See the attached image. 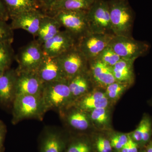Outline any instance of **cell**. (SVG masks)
Listing matches in <instances>:
<instances>
[{"label": "cell", "mask_w": 152, "mask_h": 152, "mask_svg": "<svg viewBox=\"0 0 152 152\" xmlns=\"http://www.w3.org/2000/svg\"><path fill=\"white\" fill-rule=\"evenodd\" d=\"M44 56L42 45L37 40L32 41L23 47L17 55L18 67L17 72H37Z\"/></svg>", "instance_id": "7"}, {"label": "cell", "mask_w": 152, "mask_h": 152, "mask_svg": "<svg viewBox=\"0 0 152 152\" xmlns=\"http://www.w3.org/2000/svg\"><path fill=\"white\" fill-rule=\"evenodd\" d=\"M58 58L68 81L88 71V61L77 45Z\"/></svg>", "instance_id": "8"}, {"label": "cell", "mask_w": 152, "mask_h": 152, "mask_svg": "<svg viewBox=\"0 0 152 152\" xmlns=\"http://www.w3.org/2000/svg\"><path fill=\"white\" fill-rule=\"evenodd\" d=\"M108 1L114 34L132 37L134 14L128 0H109Z\"/></svg>", "instance_id": "1"}, {"label": "cell", "mask_w": 152, "mask_h": 152, "mask_svg": "<svg viewBox=\"0 0 152 152\" xmlns=\"http://www.w3.org/2000/svg\"><path fill=\"white\" fill-rule=\"evenodd\" d=\"M58 0H40L39 4L40 10L45 13Z\"/></svg>", "instance_id": "32"}, {"label": "cell", "mask_w": 152, "mask_h": 152, "mask_svg": "<svg viewBox=\"0 0 152 152\" xmlns=\"http://www.w3.org/2000/svg\"><path fill=\"white\" fill-rule=\"evenodd\" d=\"M78 41L91 32L86 11H61L52 15Z\"/></svg>", "instance_id": "4"}, {"label": "cell", "mask_w": 152, "mask_h": 152, "mask_svg": "<svg viewBox=\"0 0 152 152\" xmlns=\"http://www.w3.org/2000/svg\"><path fill=\"white\" fill-rule=\"evenodd\" d=\"M42 96H16L14 100V121L18 122L28 118L40 120L46 112Z\"/></svg>", "instance_id": "3"}, {"label": "cell", "mask_w": 152, "mask_h": 152, "mask_svg": "<svg viewBox=\"0 0 152 152\" xmlns=\"http://www.w3.org/2000/svg\"><path fill=\"white\" fill-rule=\"evenodd\" d=\"M45 15L40 9L24 12L11 18V28L13 30L23 29L33 36H37Z\"/></svg>", "instance_id": "11"}, {"label": "cell", "mask_w": 152, "mask_h": 152, "mask_svg": "<svg viewBox=\"0 0 152 152\" xmlns=\"http://www.w3.org/2000/svg\"><path fill=\"white\" fill-rule=\"evenodd\" d=\"M37 73L44 83L67 80L58 57L45 55Z\"/></svg>", "instance_id": "12"}, {"label": "cell", "mask_w": 152, "mask_h": 152, "mask_svg": "<svg viewBox=\"0 0 152 152\" xmlns=\"http://www.w3.org/2000/svg\"><path fill=\"white\" fill-rule=\"evenodd\" d=\"M110 142L112 148H113L116 149L121 150L123 147V146L120 143L115 135L112 138Z\"/></svg>", "instance_id": "35"}, {"label": "cell", "mask_w": 152, "mask_h": 152, "mask_svg": "<svg viewBox=\"0 0 152 152\" xmlns=\"http://www.w3.org/2000/svg\"><path fill=\"white\" fill-rule=\"evenodd\" d=\"M128 147H129V143L128 141L126 144H125L123 146L122 148L121 149V152H128Z\"/></svg>", "instance_id": "36"}, {"label": "cell", "mask_w": 152, "mask_h": 152, "mask_svg": "<svg viewBox=\"0 0 152 152\" xmlns=\"http://www.w3.org/2000/svg\"><path fill=\"white\" fill-rule=\"evenodd\" d=\"M2 140V134L1 131V128H0V149H1Z\"/></svg>", "instance_id": "38"}, {"label": "cell", "mask_w": 152, "mask_h": 152, "mask_svg": "<svg viewBox=\"0 0 152 152\" xmlns=\"http://www.w3.org/2000/svg\"><path fill=\"white\" fill-rule=\"evenodd\" d=\"M82 96L78 101L77 100V108L88 112L96 109L107 108L108 105V99L105 93L97 91Z\"/></svg>", "instance_id": "16"}, {"label": "cell", "mask_w": 152, "mask_h": 152, "mask_svg": "<svg viewBox=\"0 0 152 152\" xmlns=\"http://www.w3.org/2000/svg\"><path fill=\"white\" fill-rule=\"evenodd\" d=\"M16 70L7 69L0 77V102L8 103L16 96Z\"/></svg>", "instance_id": "15"}, {"label": "cell", "mask_w": 152, "mask_h": 152, "mask_svg": "<svg viewBox=\"0 0 152 152\" xmlns=\"http://www.w3.org/2000/svg\"><path fill=\"white\" fill-rule=\"evenodd\" d=\"M90 112L89 118L96 124L101 126L108 124L110 118L106 108L96 109Z\"/></svg>", "instance_id": "26"}, {"label": "cell", "mask_w": 152, "mask_h": 152, "mask_svg": "<svg viewBox=\"0 0 152 152\" xmlns=\"http://www.w3.org/2000/svg\"><path fill=\"white\" fill-rule=\"evenodd\" d=\"M6 70H4V69H2V68L0 67V77L4 73V72Z\"/></svg>", "instance_id": "39"}, {"label": "cell", "mask_w": 152, "mask_h": 152, "mask_svg": "<svg viewBox=\"0 0 152 152\" xmlns=\"http://www.w3.org/2000/svg\"><path fill=\"white\" fill-rule=\"evenodd\" d=\"M14 57L12 44L0 42V67L5 70L9 69Z\"/></svg>", "instance_id": "23"}, {"label": "cell", "mask_w": 152, "mask_h": 152, "mask_svg": "<svg viewBox=\"0 0 152 152\" xmlns=\"http://www.w3.org/2000/svg\"><path fill=\"white\" fill-rule=\"evenodd\" d=\"M144 118V126L143 132L142 139L141 142L145 143L148 141L151 135V124L149 119L148 118Z\"/></svg>", "instance_id": "29"}, {"label": "cell", "mask_w": 152, "mask_h": 152, "mask_svg": "<svg viewBox=\"0 0 152 152\" xmlns=\"http://www.w3.org/2000/svg\"><path fill=\"white\" fill-rule=\"evenodd\" d=\"M61 27L59 22L54 17L45 14L41 21L37 40L42 45L59 32Z\"/></svg>", "instance_id": "17"}, {"label": "cell", "mask_w": 152, "mask_h": 152, "mask_svg": "<svg viewBox=\"0 0 152 152\" xmlns=\"http://www.w3.org/2000/svg\"><path fill=\"white\" fill-rule=\"evenodd\" d=\"M78 40L68 31H61L53 37L42 45L44 54L58 57L77 45Z\"/></svg>", "instance_id": "10"}, {"label": "cell", "mask_w": 152, "mask_h": 152, "mask_svg": "<svg viewBox=\"0 0 152 152\" xmlns=\"http://www.w3.org/2000/svg\"><path fill=\"white\" fill-rule=\"evenodd\" d=\"M146 152V151H144V152Z\"/></svg>", "instance_id": "41"}, {"label": "cell", "mask_w": 152, "mask_h": 152, "mask_svg": "<svg viewBox=\"0 0 152 152\" xmlns=\"http://www.w3.org/2000/svg\"><path fill=\"white\" fill-rule=\"evenodd\" d=\"M88 72L92 82L99 86L105 88L116 82L111 68L98 59L88 61Z\"/></svg>", "instance_id": "14"}, {"label": "cell", "mask_w": 152, "mask_h": 152, "mask_svg": "<svg viewBox=\"0 0 152 152\" xmlns=\"http://www.w3.org/2000/svg\"><path fill=\"white\" fill-rule=\"evenodd\" d=\"M96 145L99 146L109 152H112V147L110 142L103 137H99L96 142Z\"/></svg>", "instance_id": "31"}, {"label": "cell", "mask_w": 152, "mask_h": 152, "mask_svg": "<svg viewBox=\"0 0 152 152\" xmlns=\"http://www.w3.org/2000/svg\"><path fill=\"white\" fill-rule=\"evenodd\" d=\"M110 46L122 58L135 60L145 56L150 49L145 42L125 36H114Z\"/></svg>", "instance_id": "6"}, {"label": "cell", "mask_w": 152, "mask_h": 152, "mask_svg": "<svg viewBox=\"0 0 152 152\" xmlns=\"http://www.w3.org/2000/svg\"><path fill=\"white\" fill-rule=\"evenodd\" d=\"M62 148V142L58 136L54 133H50L44 141L42 152H61Z\"/></svg>", "instance_id": "24"}, {"label": "cell", "mask_w": 152, "mask_h": 152, "mask_svg": "<svg viewBox=\"0 0 152 152\" xmlns=\"http://www.w3.org/2000/svg\"><path fill=\"white\" fill-rule=\"evenodd\" d=\"M87 15L91 32L114 34L108 1L95 0Z\"/></svg>", "instance_id": "5"}, {"label": "cell", "mask_w": 152, "mask_h": 152, "mask_svg": "<svg viewBox=\"0 0 152 152\" xmlns=\"http://www.w3.org/2000/svg\"><path fill=\"white\" fill-rule=\"evenodd\" d=\"M121 58L110 46L105 49L97 58L99 61L111 68Z\"/></svg>", "instance_id": "25"}, {"label": "cell", "mask_w": 152, "mask_h": 152, "mask_svg": "<svg viewBox=\"0 0 152 152\" xmlns=\"http://www.w3.org/2000/svg\"><path fill=\"white\" fill-rule=\"evenodd\" d=\"M135 60L121 58L111 67L116 82L130 85L134 79V64Z\"/></svg>", "instance_id": "18"}, {"label": "cell", "mask_w": 152, "mask_h": 152, "mask_svg": "<svg viewBox=\"0 0 152 152\" xmlns=\"http://www.w3.org/2000/svg\"><path fill=\"white\" fill-rule=\"evenodd\" d=\"M95 0H58L45 13L52 15L61 11H88Z\"/></svg>", "instance_id": "19"}, {"label": "cell", "mask_w": 152, "mask_h": 152, "mask_svg": "<svg viewBox=\"0 0 152 152\" xmlns=\"http://www.w3.org/2000/svg\"><path fill=\"white\" fill-rule=\"evenodd\" d=\"M67 121L72 127L78 130H86L90 126L89 117L85 112L78 109L69 114Z\"/></svg>", "instance_id": "22"}, {"label": "cell", "mask_w": 152, "mask_h": 152, "mask_svg": "<svg viewBox=\"0 0 152 152\" xmlns=\"http://www.w3.org/2000/svg\"><path fill=\"white\" fill-rule=\"evenodd\" d=\"M34 1H35L38 4H39V2H40V0H34ZM39 7H40V6H39Z\"/></svg>", "instance_id": "40"}, {"label": "cell", "mask_w": 152, "mask_h": 152, "mask_svg": "<svg viewBox=\"0 0 152 152\" xmlns=\"http://www.w3.org/2000/svg\"><path fill=\"white\" fill-rule=\"evenodd\" d=\"M10 19L8 12L3 0H0V20L7 21Z\"/></svg>", "instance_id": "33"}, {"label": "cell", "mask_w": 152, "mask_h": 152, "mask_svg": "<svg viewBox=\"0 0 152 152\" xmlns=\"http://www.w3.org/2000/svg\"><path fill=\"white\" fill-rule=\"evenodd\" d=\"M14 40L13 30L7 21L0 20V42L12 43Z\"/></svg>", "instance_id": "27"}, {"label": "cell", "mask_w": 152, "mask_h": 152, "mask_svg": "<svg viewBox=\"0 0 152 152\" xmlns=\"http://www.w3.org/2000/svg\"><path fill=\"white\" fill-rule=\"evenodd\" d=\"M68 83L73 100L75 98H77V99L86 94L92 82L88 70L87 72L77 75L69 80Z\"/></svg>", "instance_id": "20"}, {"label": "cell", "mask_w": 152, "mask_h": 152, "mask_svg": "<svg viewBox=\"0 0 152 152\" xmlns=\"http://www.w3.org/2000/svg\"><path fill=\"white\" fill-rule=\"evenodd\" d=\"M42 97L47 112L62 111L72 100L68 80L44 83Z\"/></svg>", "instance_id": "2"}, {"label": "cell", "mask_w": 152, "mask_h": 152, "mask_svg": "<svg viewBox=\"0 0 152 152\" xmlns=\"http://www.w3.org/2000/svg\"><path fill=\"white\" fill-rule=\"evenodd\" d=\"M17 72V71H16ZM16 96H42L44 83L37 72H17Z\"/></svg>", "instance_id": "13"}, {"label": "cell", "mask_w": 152, "mask_h": 152, "mask_svg": "<svg viewBox=\"0 0 152 152\" xmlns=\"http://www.w3.org/2000/svg\"><path fill=\"white\" fill-rule=\"evenodd\" d=\"M67 152H90V148L86 142H79L71 145Z\"/></svg>", "instance_id": "28"}, {"label": "cell", "mask_w": 152, "mask_h": 152, "mask_svg": "<svg viewBox=\"0 0 152 152\" xmlns=\"http://www.w3.org/2000/svg\"><path fill=\"white\" fill-rule=\"evenodd\" d=\"M144 126V118L142 120L132 135V139L135 142H142Z\"/></svg>", "instance_id": "30"}, {"label": "cell", "mask_w": 152, "mask_h": 152, "mask_svg": "<svg viewBox=\"0 0 152 152\" xmlns=\"http://www.w3.org/2000/svg\"><path fill=\"white\" fill-rule=\"evenodd\" d=\"M128 143V152H138L137 144L133 140L130 136H129Z\"/></svg>", "instance_id": "34"}, {"label": "cell", "mask_w": 152, "mask_h": 152, "mask_svg": "<svg viewBox=\"0 0 152 152\" xmlns=\"http://www.w3.org/2000/svg\"><path fill=\"white\" fill-rule=\"evenodd\" d=\"M114 36L90 32L78 41L77 46L88 61L95 59L110 46Z\"/></svg>", "instance_id": "9"}, {"label": "cell", "mask_w": 152, "mask_h": 152, "mask_svg": "<svg viewBox=\"0 0 152 152\" xmlns=\"http://www.w3.org/2000/svg\"><path fill=\"white\" fill-rule=\"evenodd\" d=\"M10 19L27 11L40 9L34 0H3Z\"/></svg>", "instance_id": "21"}, {"label": "cell", "mask_w": 152, "mask_h": 152, "mask_svg": "<svg viewBox=\"0 0 152 152\" xmlns=\"http://www.w3.org/2000/svg\"><path fill=\"white\" fill-rule=\"evenodd\" d=\"M146 152H152V144H151L148 147Z\"/></svg>", "instance_id": "37"}]
</instances>
